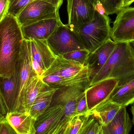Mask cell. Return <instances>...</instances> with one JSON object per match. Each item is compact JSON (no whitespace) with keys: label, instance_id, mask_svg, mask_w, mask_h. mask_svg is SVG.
I'll list each match as a JSON object with an SVG mask.
<instances>
[{"label":"cell","instance_id":"6da1fadb","mask_svg":"<svg viewBox=\"0 0 134 134\" xmlns=\"http://www.w3.org/2000/svg\"><path fill=\"white\" fill-rule=\"evenodd\" d=\"M24 39L16 17L7 14L0 22V76L13 75L19 59Z\"/></svg>","mask_w":134,"mask_h":134},{"label":"cell","instance_id":"7a4b0ae2","mask_svg":"<svg viewBox=\"0 0 134 134\" xmlns=\"http://www.w3.org/2000/svg\"><path fill=\"white\" fill-rule=\"evenodd\" d=\"M134 78V51L128 42H117L116 47L104 67L89 86L107 78L119 81L120 85Z\"/></svg>","mask_w":134,"mask_h":134},{"label":"cell","instance_id":"3957f363","mask_svg":"<svg viewBox=\"0 0 134 134\" xmlns=\"http://www.w3.org/2000/svg\"><path fill=\"white\" fill-rule=\"evenodd\" d=\"M111 20L96 8L94 20L73 30L85 49L91 53L111 38Z\"/></svg>","mask_w":134,"mask_h":134},{"label":"cell","instance_id":"277c9868","mask_svg":"<svg viewBox=\"0 0 134 134\" xmlns=\"http://www.w3.org/2000/svg\"><path fill=\"white\" fill-rule=\"evenodd\" d=\"M15 71L17 76V99L14 111L18 112L25 88L34 78L38 76L32 66L30 40L23 39Z\"/></svg>","mask_w":134,"mask_h":134},{"label":"cell","instance_id":"5b68a950","mask_svg":"<svg viewBox=\"0 0 134 134\" xmlns=\"http://www.w3.org/2000/svg\"><path fill=\"white\" fill-rule=\"evenodd\" d=\"M49 46L56 56L85 49L75 31L61 23L47 39Z\"/></svg>","mask_w":134,"mask_h":134},{"label":"cell","instance_id":"8992f818","mask_svg":"<svg viewBox=\"0 0 134 134\" xmlns=\"http://www.w3.org/2000/svg\"><path fill=\"white\" fill-rule=\"evenodd\" d=\"M89 84L58 88L53 94L50 106L59 105L63 108L65 115H78L76 109L80 100L86 94Z\"/></svg>","mask_w":134,"mask_h":134},{"label":"cell","instance_id":"52a82bcc","mask_svg":"<svg viewBox=\"0 0 134 134\" xmlns=\"http://www.w3.org/2000/svg\"><path fill=\"white\" fill-rule=\"evenodd\" d=\"M59 9L49 2L33 0L16 17L21 26H27L43 20L59 17Z\"/></svg>","mask_w":134,"mask_h":134},{"label":"cell","instance_id":"ba28073f","mask_svg":"<svg viewBox=\"0 0 134 134\" xmlns=\"http://www.w3.org/2000/svg\"><path fill=\"white\" fill-rule=\"evenodd\" d=\"M111 38L116 42L134 41V7L123 8L118 13L111 28Z\"/></svg>","mask_w":134,"mask_h":134},{"label":"cell","instance_id":"9c48e42d","mask_svg":"<svg viewBox=\"0 0 134 134\" xmlns=\"http://www.w3.org/2000/svg\"><path fill=\"white\" fill-rule=\"evenodd\" d=\"M68 23L72 30L92 22L96 8L90 0H66Z\"/></svg>","mask_w":134,"mask_h":134},{"label":"cell","instance_id":"30bf717a","mask_svg":"<svg viewBox=\"0 0 134 134\" xmlns=\"http://www.w3.org/2000/svg\"><path fill=\"white\" fill-rule=\"evenodd\" d=\"M118 83L117 79L110 78L88 87L86 90V96L89 111L108 99Z\"/></svg>","mask_w":134,"mask_h":134},{"label":"cell","instance_id":"8fae6325","mask_svg":"<svg viewBox=\"0 0 134 134\" xmlns=\"http://www.w3.org/2000/svg\"><path fill=\"white\" fill-rule=\"evenodd\" d=\"M116 45L117 42L110 38L90 53L86 63L90 83L104 67L116 47Z\"/></svg>","mask_w":134,"mask_h":134},{"label":"cell","instance_id":"7c38bea8","mask_svg":"<svg viewBox=\"0 0 134 134\" xmlns=\"http://www.w3.org/2000/svg\"><path fill=\"white\" fill-rule=\"evenodd\" d=\"M61 23L59 16L56 18L43 20L27 26H21L24 39L27 40H47Z\"/></svg>","mask_w":134,"mask_h":134},{"label":"cell","instance_id":"4fadbf2b","mask_svg":"<svg viewBox=\"0 0 134 134\" xmlns=\"http://www.w3.org/2000/svg\"><path fill=\"white\" fill-rule=\"evenodd\" d=\"M64 115L62 106H50L36 120L35 124V134H52Z\"/></svg>","mask_w":134,"mask_h":134},{"label":"cell","instance_id":"5bb4252c","mask_svg":"<svg viewBox=\"0 0 134 134\" xmlns=\"http://www.w3.org/2000/svg\"><path fill=\"white\" fill-rule=\"evenodd\" d=\"M87 71H88L87 65L67 60L61 55H59L49 68L45 71L41 78L49 75L70 77Z\"/></svg>","mask_w":134,"mask_h":134},{"label":"cell","instance_id":"9a60e30c","mask_svg":"<svg viewBox=\"0 0 134 134\" xmlns=\"http://www.w3.org/2000/svg\"><path fill=\"white\" fill-rule=\"evenodd\" d=\"M30 41L31 57L45 72L57 57L48 45L47 40L33 39Z\"/></svg>","mask_w":134,"mask_h":134},{"label":"cell","instance_id":"2e32d148","mask_svg":"<svg viewBox=\"0 0 134 134\" xmlns=\"http://www.w3.org/2000/svg\"><path fill=\"white\" fill-rule=\"evenodd\" d=\"M5 117L17 134H35L36 120L29 113L11 112H7Z\"/></svg>","mask_w":134,"mask_h":134},{"label":"cell","instance_id":"e0dca14e","mask_svg":"<svg viewBox=\"0 0 134 134\" xmlns=\"http://www.w3.org/2000/svg\"><path fill=\"white\" fill-rule=\"evenodd\" d=\"M0 89L7 112L15 110L17 99V76L15 71L8 77L0 76Z\"/></svg>","mask_w":134,"mask_h":134},{"label":"cell","instance_id":"ac0fdd59","mask_svg":"<svg viewBox=\"0 0 134 134\" xmlns=\"http://www.w3.org/2000/svg\"><path fill=\"white\" fill-rule=\"evenodd\" d=\"M132 127V122L126 106L122 107L111 122L102 127L103 134H128Z\"/></svg>","mask_w":134,"mask_h":134},{"label":"cell","instance_id":"d6986e66","mask_svg":"<svg viewBox=\"0 0 134 134\" xmlns=\"http://www.w3.org/2000/svg\"><path fill=\"white\" fill-rule=\"evenodd\" d=\"M49 86L38 76L34 78L24 90L21 104L18 112L29 113L38 94L41 90Z\"/></svg>","mask_w":134,"mask_h":134},{"label":"cell","instance_id":"ffe728a7","mask_svg":"<svg viewBox=\"0 0 134 134\" xmlns=\"http://www.w3.org/2000/svg\"><path fill=\"white\" fill-rule=\"evenodd\" d=\"M41 78L49 86L57 88L90 84L88 71L70 77L49 75Z\"/></svg>","mask_w":134,"mask_h":134},{"label":"cell","instance_id":"44dd1931","mask_svg":"<svg viewBox=\"0 0 134 134\" xmlns=\"http://www.w3.org/2000/svg\"><path fill=\"white\" fill-rule=\"evenodd\" d=\"M58 88L49 86L39 93L29 112L33 118L36 120L50 107L53 94Z\"/></svg>","mask_w":134,"mask_h":134},{"label":"cell","instance_id":"7402d4cb","mask_svg":"<svg viewBox=\"0 0 134 134\" xmlns=\"http://www.w3.org/2000/svg\"><path fill=\"white\" fill-rule=\"evenodd\" d=\"M109 100L122 106L132 104L134 101V78L120 85H117Z\"/></svg>","mask_w":134,"mask_h":134},{"label":"cell","instance_id":"603a6c76","mask_svg":"<svg viewBox=\"0 0 134 134\" xmlns=\"http://www.w3.org/2000/svg\"><path fill=\"white\" fill-rule=\"evenodd\" d=\"M123 106L107 99L91 110L99 119L102 127L107 126Z\"/></svg>","mask_w":134,"mask_h":134},{"label":"cell","instance_id":"cb8c5ba5","mask_svg":"<svg viewBox=\"0 0 134 134\" xmlns=\"http://www.w3.org/2000/svg\"><path fill=\"white\" fill-rule=\"evenodd\" d=\"M80 116L82 124L79 134H103L102 125L98 117L92 111Z\"/></svg>","mask_w":134,"mask_h":134},{"label":"cell","instance_id":"d4e9b609","mask_svg":"<svg viewBox=\"0 0 134 134\" xmlns=\"http://www.w3.org/2000/svg\"><path fill=\"white\" fill-rule=\"evenodd\" d=\"M122 0H97L98 4H100L104 13L106 15L118 13L122 9Z\"/></svg>","mask_w":134,"mask_h":134},{"label":"cell","instance_id":"484cf974","mask_svg":"<svg viewBox=\"0 0 134 134\" xmlns=\"http://www.w3.org/2000/svg\"><path fill=\"white\" fill-rule=\"evenodd\" d=\"M90 53L89 50L83 49L71 51L60 55L67 60L74 61L83 65H86L88 56Z\"/></svg>","mask_w":134,"mask_h":134},{"label":"cell","instance_id":"4316f807","mask_svg":"<svg viewBox=\"0 0 134 134\" xmlns=\"http://www.w3.org/2000/svg\"><path fill=\"white\" fill-rule=\"evenodd\" d=\"M33 0H9L7 14L17 17L29 3Z\"/></svg>","mask_w":134,"mask_h":134},{"label":"cell","instance_id":"83f0119b","mask_svg":"<svg viewBox=\"0 0 134 134\" xmlns=\"http://www.w3.org/2000/svg\"><path fill=\"white\" fill-rule=\"evenodd\" d=\"M82 120L80 115L75 116L72 118L68 134H79L82 126Z\"/></svg>","mask_w":134,"mask_h":134},{"label":"cell","instance_id":"f1b7e54d","mask_svg":"<svg viewBox=\"0 0 134 134\" xmlns=\"http://www.w3.org/2000/svg\"><path fill=\"white\" fill-rule=\"evenodd\" d=\"M0 134H17L5 116L0 124Z\"/></svg>","mask_w":134,"mask_h":134},{"label":"cell","instance_id":"f546056e","mask_svg":"<svg viewBox=\"0 0 134 134\" xmlns=\"http://www.w3.org/2000/svg\"><path fill=\"white\" fill-rule=\"evenodd\" d=\"M87 107L86 94L80 100L77 105L76 112L78 115H82L86 114L89 111Z\"/></svg>","mask_w":134,"mask_h":134},{"label":"cell","instance_id":"4dcf8cb0","mask_svg":"<svg viewBox=\"0 0 134 134\" xmlns=\"http://www.w3.org/2000/svg\"><path fill=\"white\" fill-rule=\"evenodd\" d=\"M9 0H0V22L7 15Z\"/></svg>","mask_w":134,"mask_h":134},{"label":"cell","instance_id":"1f68e13d","mask_svg":"<svg viewBox=\"0 0 134 134\" xmlns=\"http://www.w3.org/2000/svg\"><path fill=\"white\" fill-rule=\"evenodd\" d=\"M31 63L33 69L38 77L41 78L45 71L42 69L41 65L31 57Z\"/></svg>","mask_w":134,"mask_h":134},{"label":"cell","instance_id":"d6a6232c","mask_svg":"<svg viewBox=\"0 0 134 134\" xmlns=\"http://www.w3.org/2000/svg\"><path fill=\"white\" fill-rule=\"evenodd\" d=\"M7 111L0 89V115L5 116Z\"/></svg>","mask_w":134,"mask_h":134},{"label":"cell","instance_id":"836d02e7","mask_svg":"<svg viewBox=\"0 0 134 134\" xmlns=\"http://www.w3.org/2000/svg\"><path fill=\"white\" fill-rule=\"evenodd\" d=\"M49 2L56 6L58 9H59L63 3V0H41Z\"/></svg>","mask_w":134,"mask_h":134},{"label":"cell","instance_id":"e575fe53","mask_svg":"<svg viewBox=\"0 0 134 134\" xmlns=\"http://www.w3.org/2000/svg\"><path fill=\"white\" fill-rule=\"evenodd\" d=\"M134 2V0H122V9L123 8L129 7Z\"/></svg>","mask_w":134,"mask_h":134},{"label":"cell","instance_id":"d590c367","mask_svg":"<svg viewBox=\"0 0 134 134\" xmlns=\"http://www.w3.org/2000/svg\"><path fill=\"white\" fill-rule=\"evenodd\" d=\"M132 105L131 107V112L132 113V116H133V119H132V122L134 125V101L132 104Z\"/></svg>","mask_w":134,"mask_h":134},{"label":"cell","instance_id":"8d00e7d4","mask_svg":"<svg viewBox=\"0 0 134 134\" xmlns=\"http://www.w3.org/2000/svg\"><path fill=\"white\" fill-rule=\"evenodd\" d=\"M91 2L93 4L94 6L97 8L98 5L97 0H90Z\"/></svg>","mask_w":134,"mask_h":134},{"label":"cell","instance_id":"74e56055","mask_svg":"<svg viewBox=\"0 0 134 134\" xmlns=\"http://www.w3.org/2000/svg\"><path fill=\"white\" fill-rule=\"evenodd\" d=\"M129 43H130L131 45L132 46V48H133L134 51V41L131 42H130Z\"/></svg>","mask_w":134,"mask_h":134},{"label":"cell","instance_id":"f35d334b","mask_svg":"<svg viewBox=\"0 0 134 134\" xmlns=\"http://www.w3.org/2000/svg\"><path fill=\"white\" fill-rule=\"evenodd\" d=\"M5 116H3L0 115V124L1 122L3 120V119L4 118Z\"/></svg>","mask_w":134,"mask_h":134}]
</instances>
